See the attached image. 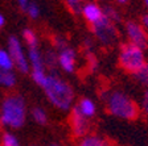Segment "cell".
<instances>
[{"label":"cell","mask_w":148,"mask_h":146,"mask_svg":"<svg viewBox=\"0 0 148 146\" xmlns=\"http://www.w3.org/2000/svg\"><path fill=\"white\" fill-rule=\"evenodd\" d=\"M57 62H58V66L61 67L65 73H74V69H75V62H77V55L71 48L66 46L65 49L60 50L58 54H57Z\"/></svg>","instance_id":"30bf717a"},{"label":"cell","mask_w":148,"mask_h":146,"mask_svg":"<svg viewBox=\"0 0 148 146\" xmlns=\"http://www.w3.org/2000/svg\"><path fill=\"white\" fill-rule=\"evenodd\" d=\"M142 22H143V26H144L145 29H148V15H144V16H143Z\"/></svg>","instance_id":"484cf974"},{"label":"cell","mask_w":148,"mask_h":146,"mask_svg":"<svg viewBox=\"0 0 148 146\" xmlns=\"http://www.w3.org/2000/svg\"><path fill=\"white\" fill-rule=\"evenodd\" d=\"M0 125H1V121H0Z\"/></svg>","instance_id":"f546056e"},{"label":"cell","mask_w":148,"mask_h":146,"mask_svg":"<svg viewBox=\"0 0 148 146\" xmlns=\"http://www.w3.org/2000/svg\"><path fill=\"white\" fill-rule=\"evenodd\" d=\"M82 15L87 22L94 25L103 17V9L95 3H86L82 7Z\"/></svg>","instance_id":"8fae6325"},{"label":"cell","mask_w":148,"mask_h":146,"mask_svg":"<svg viewBox=\"0 0 148 146\" xmlns=\"http://www.w3.org/2000/svg\"><path fill=\"white\" fill-rule=\"evenodd\" d=\"M17 5H18V8L21 9L23 12L28 16V17L33 18V20L38 18V16H40V8H38V5H37L34 1L20 0V1H17Z\"/></svg>","instance_id":"7c38bea8"},{"label":"cell","mask_w":148,"mask_h":146,"mask_svg":"<svg viewBox=\"0 0 148 146\" xmlns=\"http://www.w3.org/2000/svg\"><path fill=\"white\" fill-rule=\"evenodd\" d=\"M135 78L142 83V84H148V63H145L140 70L136 71Z\"/></svg>","instance_id":"ffe728a7"},{"label":"cell","mask_w":148,"mask_h":146,"mask_svg":"<svg viewBox=\"0 0 148 146\" xmlns=\"http://www.w3.org/2000/svg\"><path fill=\"white\" fill-rule=\"evenodd\" d=\"M79 146H107V145L102 138L97 137V136H85L81 140Z\"/></svg>","instance_id":"d6986e66"},{"label":"cell","mask_w":148,"mask_h":146,"mask_svg":"<svg viewBox=\"0 0 148 146\" xmlns=\"http://www.w3.org/2000/svg\"><path fill=\"white\" fill-rule=\"evenodd\" d=\"M4 24H5V18H4V16L0 13V28H3Z\"/></svg>","instance_id":"4316f807"},{"label":"cell","mask_w":148,"mask_h":146,"mask_svg":"<svg viewBox=\"0 0 148 146\" xmlns=\"http://www.w3.org/2000/svg\"><path fill=\"white\" fill-rule=\"evenodd\" d=\"M50 146H58V145H57V143H52V145H50Z\"/></svg>","instance_id":"83f0119b"},{"label":"cell","mask_w":148,"mask_h":146,"mask_svg":"<svg viewBox=\"0 0 148 146\" xmlns=\"http://www.w3.org/2000/svg\"><path fill=\"white\" fill-rule=\"evenodd\" d=\"M16 84V75L13 71H5L0 69V86L11 88Z\"/></svg>","instance_id":"5bb4252c"},{"label":"cell","mask_w":148,"mask_h":146,"mask_svg":"<svg viewBox=\"0 0 148 146\" xmlns=\"http://www.w3.org/2000/svg\"><path fill=\"white\" fill-rule=\"evenodd\" d=\"M23 40L24 42L27 43L28 49H32V48H38V40H37V36L32 29L29 28H25L24 31H23Z\"/></svg>","instance_id":"2e32d148"},{"label":"cell","mask_w":148,"mask_h":146,"mask_svg":"<svg viewBox=\"0 0 148 146\" xmlns=\"http://www.w3.org/2000/svg\"><path fill=\"white\" fill-rule=\"evenodd\" d=\"M86 59H87V65H89V69H90L91 71H95L97 67H98V61H97L95 54H92L91 52H87Z\"/></svg>","instance_id":"cb8c5ba5"},{"label":"cell","mask_w":148,"mask_h":146,"mask_svg":"<svg viewBox=\"0 0 148 146\" xmlns=\"http://www.w3.org/2000/svg\"><path fill=\"white\" fill-rule=\"evenodd\" d=\"M44 61H45L46 67H54L56 65H58V62H57V54H56L53 50H49V52L45 53Z\"/></svg>","instance_id":"7402d4cb"},{"label":"cell","mask_w":148,"mask_h":146,"mask_svg":"<svg viewBox=\"0 0 148 146\" xmlns=\"http://www.w3.org/2000/svg\"><path fill=\"white\" fill-rule=\"evenodd\" d=\"M119 63L124 70L135 74L145 65L143 50L132 43H124L120 48Z\"/></svg>","instance_id":"277c9868"},{"label":"cell","mask_w":148,"mask_h":146,"mask_svg":"<svg viewBox=\"0 0 148 146\" xmlns=\"http://www.w3.org/2000/svg\"><path fill=\"white\" fill-rule=\"evenodd\" d=\"M142 105H143V109H144V112L148 115V91L145 92V94H144V96H143Z\"/></svg>","instance_id":"d4e9b609"},{"label":"cell","mask_w":148,"mask_h":146,"mask_svg":"<svg viewBox=\"0 0 148 146\" xmlns=\"http://www.w3.org/2000/svg\"><path fill=\"white\" fill-rule=\"evenodd\" d=\"M0 69H3L5 71H13L15 65L11 55H9L8 50L5 49H0Z\"/></svg>","instance_id":"9a60e30c"},{"label":"cell","mask_w":148,"mask_h":146,"mask_svg":"<svg viewBox=\"0 0 148 146\" xmlns=\"http://www.w3.org/2000/svg\"><path fill=\"white\" fill-rule=\"evenodd\" d=\"M8 53L11 55L15 65V69L23 74H27L31 70L29 67V61H28V55L25 54L24 48H23L21 41L18 40L16 36H11L8 38Z\"/></svg>","instance_id":"8992f818"},{"label":"cell","mask_w":148,"mask_h":146,"mask_svg":"<svg viewBox=\"0 0 148 146\" xmlns=\"http://www.w3.org/2000/svg\"><path fill=\"white\" fill-rule=\"evenodd\" d=\"M66 5H68V8L70 9L73 13H82L83 4L81 3V1H78V0H68V1H66Z\"/></svg>","instance_id":"603a6c76"},{"label":"cell","mask_w":148,"mask_h":146,"mask_svg":"<svg viewBox=\"0 0 148 146\" xmlns=\"http://www.w3.org/2000/svg\"><path fill=\"white\" fill-rule=\"evenodd\" d=\"M103 15H105L111 22H115V21H119L120 20V16H119V13H118V11L110 5H107L103 9Z\"/></svg>","instance_id":"44dd1931"},{"label":"cell","mask_w":148,"mask_h":146,"mask_svg":"<svg viewBox=\"0 0 148 146\" xmlns=\"http://www.w3.org/2000/svg\"><path fill=\"white\" fill-rule=\"evenodd\" d=\"M28 61H29V67H31V75L33 82L37 86L42 87V84L45 83L48 74H46V66L45 61H44V55L41 54V52L38 50V48H32L28 49Z\"/></svg>","instance_id":"5b68a950"},{"label":"cell","mask_w":148,"mask_h":146,"mask_svg":"<svg viewBox=\"0 0 148 146\" xmlns=\"http://www.w3.org/2000/svg\"><path fill=\"white\" fill-rule=\"evenodd\" d=\"M27 120V105L21 96L9 95L0 107V121L1 125L11 129H20Z\"/></svg>","instance_id":"7a4b0ae2"},{"label":"cell","mask_w":148,"mask_h":146,"mask_svg":"<svg viewBox=\"0 0 148 146\" xmlns=\"http://www.w3.org/2000/svg\"><path fill=\"white\" fill-rule=\"evenodd\" d=\"M126 29H127V36H128L130 41H131L130 43H132V45L138 46V48H140L143 50L147 46V41H148L147 33H145L144 29L134 21L127 22Z\"/></svg>","instance_id":"ba28073f"},{"label":"cell","mask_w":148,"mask_h":146,"mask_svg":"<svg viewBox=\"0 0 148 146\" xmlns=\"http://www.w3.org/2000/svg\"><path fill=\"white\" fill-rule=\"evenodd\" d=\"M41 88L44 90L48 100L58 109L66 111L73 104L74 100L73 88L56 74L48 75V78H46L45 83L42 84Z\"/></svg>","instance_id":"6da1fadb"},{"label":"cell","mask_w":148,"mask_h":146,"mask_svg":"<svg viewBox=\"0 0 148 146\" xmlns=\"http://www.w3.org/2000/svg\"><path fill=\"white\" fill-rule=\"evenodd\" d=\"M145 5H147V7H148V0H147V1H145Z\"/></svg>","instance_id":"f1b7e54d"},{"label":"cell","mask_w":148,"mask_h":146,"mask_svg":"<svg viewBox=\"0 0 148 146\" xmlns=\"http://www.w3.org/2000/svg\"><path fill=\"white\" fill-rule=\"evenodd\" d=\"M0 146H20L17 137L11 132H4L0 137Z\"/></svg>","instance_id":"ac0fdd59"},{"label":"cell","mask_w":148,"mask_h":146,"mask_svg":"<svg viewBox=\"0 0 148 146\" xmlns=\"http://www.w3.org/2000/svg\"><path fill=\"white\" fill-rule=\"evenodd\" d=\"M32 119L36 124L38 125H45L48 122V115H46L45 109L41 107H34L32 109Z\"/></svg>","instance_id":"e0dca14e"},{"label":"cell","mask_w":148,"mask_h":146,"mask_svg":"<svg viewBox=\"0 0 148 146\" xmlns=\"http://www.w3.org/2000/svg\"><path fill=\"white\" fill-rule=\"evenodd\" d=\"M70 125L71 130L75 136L78 137H85V134L89 130V121L87 117L81 113V111L78 109V107H74L71 109V117H70Z\"/></svg>","instance_id":"9c48e42d"},{"label":"cell","mask_w":148,"mask_h":146,"mask_svg":"<svg viewBox=\"0 0 148 146\" xmlns=\"http://www.w3.org/2000/svg\"><path fill=\"white\" fill-rule=\"evenodd\" d=\"M108 111L111 115L120 117V119H135L138 116V107L130 99L127 95H124L123 92H112L108 96L107 100Z\"/></svg>","instance_id":"3957f363"},{"label":"cell","mask_w":148,"mask_h":146,"mask_svg":"<svg viewBox=\"0 0 148 146\" xmlns=\"http://www.w3.org/2000/svg\"><path fill=\"white\" fill-rule=\"evenodd\" d=\"M77 107H78V109L81 111V113H82L85 117H87V119L92 117L97 112V107H95V104H94V101L87 99V97L81 99L79 104H78Z\"/></svg>","instance_id":"4fadbf2b"},{"label":"cell","mask_w":148,"mask_h":146,"mask_svg":"<svg viewBox=\"0 0 148 146\" xmlns=\"http://www.w3.org/2000/svg\"><path fill=\"white\" fill-rule=\"evenodd\" d=\"M91 26H92V32H94L95 37L102 43L110 45L116 38V31H115L114 22H111L106 16H103L98 22H95Z\"/></svg>","instance_id":"52a82bcc"}]
</instances>
